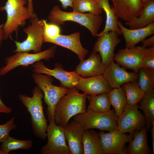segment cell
Returning a JSON list of instances; mask_svg holds the SVG:
<instances>
[{
	"mask_svg": "<svg viewBox=\"0 0 154 154\" xmlns=\"http://www.w3.org/2000/svg\"><path fill=\"white\" fill-rule=\"evenodd\" d=\"M106 68L100 54L93 51L87 59L80 61L74 71L81 77L88 78L102 74Z\"/></svg>",
	"mask_w": 154,
	"mask_h": 154,
	"instance_id": "20",
	"label": "cell"
},
{
	"mask_svg": "<svg viewBox=\"0 0 154 154\" xmlns=\"http://www.w3.org/2000/svg\"><path fill=\"white\" fill-rule=\"evenodd\" d=\"M117 24L124 38L125 48L135 46L137 44L154 33V22L144 27L134 29L126 28L118 20Z\"/></svg>",
	"mask_w": 154,
	"mask_h": 154,
	"instance_id": "19",
	"label": "cell"
},
{
	"mask_svg": "<svg viewBox=\"0 0 154 154\" xmlns=\"http://www.w3.org/2000/svg\"><path fill=\"white\" fill-rule=\"evenodd\" d=\"M32 71L34 73L53 76L60 82L62 86L69 89L75 87L81 77L74 71H66L59 64H56L53 69H49L40 61L32 64Z\"/></svg>",
	"mask_w": 154,
	"mask_h": 154,
	"instance_id": "11",
	"label": "cell"
},
{
	"mask_svg": "<svg viewBox=\"0 0 154 154\" xmlns=\"http://www.w3.org/2000/svg\"><path fill=\"white\" fill-rule=\"evenodd\" d=\"M30 18L31 24L23 29L27 38L21 42H15L16 49L14 52L33 51L36 53L41 51L42 45L44 42L42 21L35 14Z\"/></svg>",
	"mask_w": 154,
	"mask_h": 154,
	"instance_id": "7",
	"label": "cell"
},
{
	"mask_svg": "<svg viewBox=\"0 0 154 154\" xmlns=\"http://www.w3.org/2000/svg\"><path fill=\"white\" fill-rule=\"evenodd\" d=\"M62 4V7L64 9L68 7H72L74 0H58Z\"/></svg>",
	"mask_w": 154,
	"mask_h": 154,
	"instance_id": "38",
	"label": "cell"
},
{
	"mask_svg": "<svg viewBox=\"0 0 154 154\" xmlns=\"http://www.w3.org/2000/svg\"><path fill=\"white\" fill-rule=\"evenodd\" d=\"M4 23L0 25V47L3 40H4V35L3 27Z\"/></svg>",
	"mask_w": 154,
	"mask_h": 154,
	"instance_id": "40",
	"label": "cell"
},
{
	"mask_svg": "<svg viewBox=\"0 0 154 154\" xmlns=\"http://www.w3.org/2000/svg\"><path fill=\"white\" fill-rule=\"evenodd\" d=\"M116 16L125 21L137 17L143 6L142 0H110Z\"/></svg>",
	"mask_w": 154,
	"mask_h": 154,
	"instance_id": "16",
	"label": "cell"
},
{
	"mask_svg": "<svg viewBox=\"0 0 154 154\" xmlns=\"http://www.w3.org/2000/svg\"><path fill=\"white\" fill-rule=\"evenodd\" d=\"M72 7L73 11L80 13L101 15L103 10L96 0H74Z\"/></svg>",
	"mask_w": 154,
	"mask_h": 154,
	"instance_id": "32",
	"label": "cell"
},
{
	"mask_svg": "<svg viewBox=\"0 0 154 154\" xmlns=\"http://www.w3.org/2000/svg\"><path fill=\"white\" fill-rule=\"evenodd\" d=\"M134 132L128 135L123 133L117 128L108 133H98L101 146L104 154H126L125 145L132 139Z\"/></svg>",
	"mask_w": 154,
	"mask_h": 154,
	"instance_id": "9",
	"label": "cell"
},
{
	"mask_svg": "<svg viewBox=\"0 0 154 154\" xmlns=\"http://www.w3.org/2000/svg\"><path fill=\"white\" fill-rule=\"evenodd\" d=\"M137 74L138 85L145 93L154 91V69L141 67Z\"/></svg>",
	"mask_w": 154,
	"mask_h": 154,
	"instance_id": "31",
	"label": "cell"
},
{
	"mask_svg": "<svg viewBox=\"0 0 154 154\" xmlns=\"http://www.w3.org/2000/svg\"><path fill=\"white\" fill-rule=\"evenodd\" d=\"M149 48H144L140 46L121 49L114 54V60L123 68L132 70L137 73Z\"/></svg>",
	"mask_w": 154,
	"mask_h": 154,
	"instance_id": "13",
	"label": "cell"
},
{
	"mask_svg": "<svg viewBox=\"0 0 154 154\" xmlns=\"http://www.w3.org/2000/svg\"><path fill=\"white\" fill-rule=\"evenodd\" d=\"M143 3L142 11L139 17L125 21V25L129 29L143 28L154 22V0H149Z\"/></svg>",
	"mask_w": 154,
	"mask_h": 154,
	"instance_id": "22",
	"label": "cell"
},
{
	"mask_svg": "<svg viewBox=\"0 0 154 154\" xmlns=\"http://www.w3.org/2000/svg\"><path fill=\"white\" fill-rule=\"evenodd\" d=\"M50 23L58 25L64 24L67 21L76 22L89 30L92 35L97 37L103 23L100 15L90 13H80L74 11L67 12L61 10L59 7L55 5L52 8L48 17Z\"/></svg>",
	"mask_w": 154,
	"mask_h": 154,
	"instance_id": "3",
	"label": "cell"
},
{
	"mask_svg": "<svg viewBox=\"0 0 154 154\" xmlns=\"http://www.w3.org/2000/svg\"><path fill=\"white\" fill-rule=\"evenodd\" d=\"M75 88L90 95L108 93L113 89L102 74L88 78L81 77Z\"/></svg>",
	"mask_w": 154,
	"mask_h": 154,
	"instance_id": "17",
	"label": "cell"
},
{
	"mask_svg": "<svg viewBox=\"0 0 154 154\" xmlns=\"http://www.w3.org/2000/svg\"><path fill=\"white\" fill-rule=\"evenodd\" d=\"M14 116L3 125H0V143L4 142L9 135L10 131L16 129L17 125L14 123Z\"/></svg>",
	"mask_w": 154,
	"mask_h": 154,
	"instance_id": "34",
	"label": "cell"
},
{
	"mask_svg": "<svg viewBox=\"0 0 154 154\" xmlns=\"http://www.w3.org/2000/svg\"><path fill=\"white\" fill-rule=\"evenodd\" d=\"M126 149L129 154H149L151 153L147 143L145 126L134 132L133 136Z\"/></svg>",
	"mask_w": 154,
	"mask_h": 154,
	"instance_id": "23",
	"label": "cell"
},
{
	"mask_svg": "<svg viewBox=\"0 0 154 154\" xmlns=\"http://www.w3.org/2000/svg\"><path fill=\"white\" fill-rule=\"evenodd\" d=\"M48 142L42 146L41 154H71L66 143L64 126L49 123L46 129Z\"/></svg>",
	"mask_w": 154,
	"mask_h": 154,
	"instance_id": "10",
	"label": "cell"
},
{
	"mask_svg": "<svg viewBox=\"0 0 154 154\" xmlns=\"http://www.w3.org/2000/svg\"><path fill=\"white\" fill-rule=\"evenodd\" d=\"M56 51V47L53 46L43 51L33 54L16 52L5 59L6 65L0 69V76L4 75L19 66H26L42 60H49L54 57Z\"/></svg>",
	"mask_w": 154,
	"mask_h": 154,
	"instance_id": "8",
	"label": "cell"
},
{
	"mask_svg": "<svg viewBox=\"0 0 154 154\" xmlns=\"http://www.w3.org/2000/svg\"><path fill=\"white\" fill-rule=\"evenodd\" d=\"M118 36L116 32L110 31L97 37L98 38L93 46V51L99 53L102 62L106 66L114 61L115 48L121 41Z\"/></svg>",
	"mask_w": 154,
	"mask_h": 154,
	"instance_id": "14",
	"label": "cell"
},
{
	"mask_svg": "<svg viewBox=\"0 0 154 154\" xmlns=\"http://www.w3.org/2000/svg\"><path fill=\"white\" fill-rule=\"evenodd\" d=\"M126 94L127 104L133 105L140 101L145 92L139 86L137 81L129 82L121 86Z\"/></svg>",
	"mask_w": 154,
	"mask_h": 154,
	"instance_id": "30",
	"label": "cell"
},
{
	"mask_svg": "<svg viewBox=\"0 0 154 154\" xmlns=\"http://www.w3.org/2000/svg\"><path fill=\"white\" fill-rule=\"evenodd\" d=\"M32 77L43 92L44 101L47 106L46 114L49 123L54 122L56 106L60 99L68 93L69 89L62 86L54 85L52 83L53 78L48 75L34 73Z\"/></svg>",
	"mask_w": 154,
	"mask_h": 154,
	"instance_id": "4",
	"label": "cell"
},
{
	"mask_svg": "<svg viewBox=\"0 0 154 154\" xmlns=\"http://www.w3.org/2000/svg\"><path fill=\"white\" fill-rule=\"evenodd\" d=\"M12 109L7 106L2 101L0 97V113H4L7 114L11 113Z\"/></svg>",
	"mask_w": 154,
	"mask_h": 154,
	"instance_id": "37",
	"label": "cell"
},
{
	"mask_svg": "<svg viewBox=\"0 0 154 154\" xmlns=\"http://www.w3.org/2000/svg\"><path fill=\"white\" fill-rule=\"evenodd\" d=\"M64 128L71 154H83L82 138L85 130L82 125L73 120L64 126Z\"/></svg>",
	"mask_w": 154,
	"mask_h": 154,
	"instance_id": "18",
	"label": "cell"
},
{
	"mask_svg": "<svg viewBox=\"0 0 154 154\" xmlns=\"http://www.w3.org/2000/svg\"><path fill=\"white\" fill-rule=\"evenodd\" d=\"M87 98L89 101L87 110L97 113L104 112L110 110L111 105L108 93L87 95Z\"/></svg>",
	"mask_w": 154,
	"mask_h": 154,
	"instance_id": "26",
	"label": "cell"
},
{
	"mask_svg": "<svg viewBox=\"0 0 154 154\" xmlns=\"http://www.w3.org/2000/svg\"><path fill=\"white\" fill-rule=\"evenodd\" d=\"M27 2V0H7L5 6L0 8L1 11L5 10L7 15L3 27L4 40L10 37L26 20L31 18L27 8L25 6Z\"/></svg>",
	"mask_w": 154,
	"mask_h": 154,
	"instance_id": "6",
	"label": "cell"
},
{
	"mask_svg": "<svg viewBox=\"0 0 154 154\" xmlns=\"http://www.w3.org/2000/svg\"><path fill=\"white\" fill-rule=\"evenodd\" d=\"M82 142L84 154H104L100 144L98 133L93 130H85Z\"/></svg>",
	"mask_w": 154,
	"mask_h": 154,
	"instance_id": "24",
	"label": "cell"
},
{
	"mask_svg": "<svg viewBox=\"0 0 154 154\" xmlns=\"http://www.w3.org/2000/svg\"><path fill=\"white\" fill-rule=\"evenodd\" d=\"M102 75L113 89L120 87L125 83L137 81L138 78L137 73L128 72L114 61L106 66Z\"/></svg>",
	"mask_w": 154,
	"mask_h": 154,
	"instance_id": "15",
	"label": "cell"
},
{
	"mask_svg": "<svg viewBox=\"0 0 154 154\" xmlns=\"http://www.w3.org/2000/svg\"><path fill=\"white\" fill-rule=\"evenodd\" d=\"M149 0H142V1L143 3Z\"/></svg>",
	"mask_w": 154,
	"mask_h": 154,
	"instance_id": "42",
	"label": "cell"
},
{
	"mask_svg": "<svg viewBox=\"0 0 154 154\" xmlns=\"http://www.w3.org/2000/svg\"><path fill=\"white\" fill-rule=\"evenodd\" d=\"M138 108L137 104H126L123 113L117 120V128L119 130L124 133L134 132L145 126L146 124V118Z\"/></svg>",
	"mask_w": 154,
	"mask_h": 154,
	"instance_id": "12",
	"label": "cell"
},
{
	"mask_svg": "<svg viewBox=\"0 0 154 154\" xmlns=\"http://www.w3.org/2000/svg\"><path fill=\"white\" fill-rule=\"evenodd\" d=\"M74 117V120L80 123L84 130L97 129L110 131L117 128L118 117L114 110L97 113L87 110L85 113Z\"/></svg>",
	"mask_w": 154,
	"mask_h": 154,
	"instance_id": "5",
	"label": "cell"
},
{
	"mask_svg": "<svg viewBox=\"0 0 154 154\" xmlns=\"http://www.w3.org/2000/svg\"><path fill=\"white\" fill-rule=\"evenodd\" d=\"M77 90L75 87L69 89L57 104L54 114V122L57 125L65 126L72 117L86 112L87 94L80 93Z\"/></svg>",
	"mask_w": 154,
	"mask_h": 154,
	"instance_id": "1",
	"label": "cell"
},
{
	"mask_svg": "<svg viewBox=\"0 0 154 154\" xmlns=\"http://www.w3.org/2000/svg\"><path fill=\"white\" fill-rule=\"evenodd\" d=\"M141 67L154 69V47H149L143 60Z\"/></svg>",
	"mask_w": 154,
	"mask_h": 154,
	"instance_id": "35",
	"label": "cell"
},
{
	"mask_svg": "<svg viewBox=\"0 0 154 154\" xmlns=\"http://www.w3.org/2000/svg\"><path fill=\"white\" fill-rule=\"evenodd\" d=\"M141 42L142 44L141 46L144 48L154 47V36L147 39H145Z\"/></svg>",
	"mask_w": 154,
	"mask_h": 154,
	"instance_id": "36",
	"label": "cell"
},
{
	"mask_svg": "<svg viewBox=\"0 0 154 154\" xmlns=\"http://www.w3.org/2000/svg\"><path fill=\"white\" fill-rule=\"evenodd\" d=\"M32 96L25 94L19 95V98L31 115V120L34 135L37 137L44 140L46 137L48 126L44 115L42 100L43 95L41 90L35 86L32 91Z\"/></svg>",
	"mask_w": 154,
	"mask_h": 154,
	"instance_id": "2",
	"label": "cell"
},
{
	"mask_svg": "<svg viewBox=\"0 0 154 154\" xmlns=\"http://www.w3.org/2000/svg\"><path fill=\"white\" fill-rule=\"evenodd\" d=\"M42 21L44 42L55 38L60 34V30L59 25L50 23H48L44 19Z\"/></svg>",
	"mask_w": 154,
	"mask_h": 154,
	"instance_id": "33",
	"label": "cell"
},
{
	"mask_svg": "<svg viewBox=\"0 0 154 154\" xmlns=\"http://www.w3.org/2000/svg\"><path fill=\"white\" fill-rule=\"evenodd\" d=\"M28 3L27 8L31 15V17L35 14L34 12L33 6V0H27Z\"/></svg>",
	"mask_w": 154,
	"mask_h": 154,
	"instance_id": "39",
	"label": "cell"
},
{
	"mask_svg": "<svg viewBox=\"0 0 154 154\" xmlns=\"http://www.w3.org/2000/svg\"><path fill=\"white\" fill-rule=\"evenodd\" d=\"M99 5L105 12L106 15V20L104 30L98 35L110 31L116 32L119 36L122 35L121 31L117 24L118 18L116 15L115 12L111 7L109 3V0H96Z\"/></svg>",
	"mask_w": 154,
	"mask_h": 154,
	"instance_id": "25",
	"label": "cell"
},
{
	"mask_svg": "<svg viewBox=\"0 0 154 154\" xmlns=\"http://www.w3.org/2000/svg\"><path fill=\"white\" fill-rule=\"evenodd\" d=\"M32 144L30 140H20L9 136L0 146V154H8L11 151L18 149L28 150Z\"/></svg>",
	"mask_w": 154,
	"mask_h": 154,
	"instance_id": "28",
	"label": "cell"
},
{
	"mask_svg": "<svg viewBox=\"0 0 154 154\" xmlns=\"http://www.w3.org/2000/svg\"><path fill=\"white\" fill-rule=\"evenodd\" d=\"M139 108L144 112L146 124L151 127L154 122V91L145 93L140 101Z\"/></svg>",
	"mask_w": 154,
	"mask_h": 154,
	"instance_id": "29",
	"label": "cell"
},
{
	"mask_svg": "<svg viewBox=\"0 0 154 154\" xmlns=\"http://www.w3.org/2000/svg\"><path fill=\"white\" fill-rule=\"evenodd\" d=\"M111 104L118 117L123 113L127 104L126 94L122 86L113 89L108 93Z\"/></svg>",
	"mask_w": 154,
	"mask_h": 154,
	"instance_id": "27",
	"label": "cell"
},
{
	"mask_svg": "<svg viewBox=\"0 0 154 154\" xmlns=\"http://www.w3.org/2000/svg\"><path fill=\"white\" fill-rule=\"evenodd\" d=\"M151 129V134L152 141V151L154 153V122L152 124Z\"/></svg>",
	"mask_w": 154,
	"mask_h": 154,
	"instance_id": "41",
	"label": "cell"
},
{
	"mask_svg": "<svg viewBox=\"0 0 154 154\" xmlns=\"http://www.w3.org/2000/svg\"><path fill=\"white\" fill-rule=\"evenodd\" d=\"M80 33L75 32L68 35L60 34L46 42L59 45L70 50L77 55L81 61L84 60L89 51L82 46L80 41Z\"/></svg>",
	"mask_w": 154,
	"mask_h": 154,
	"instance_id": "21",
	"label": "cell"
}]
</instances>
